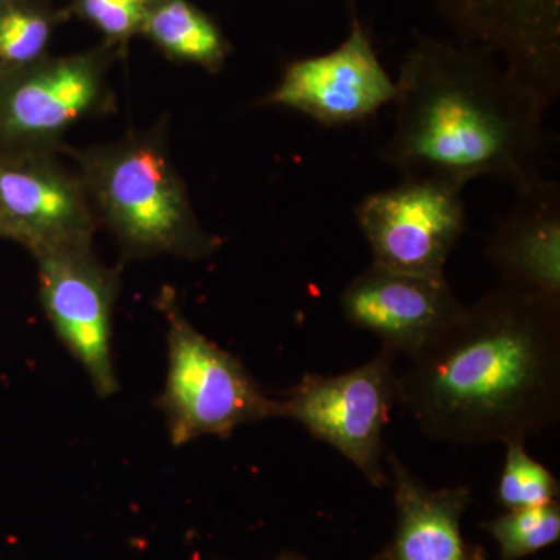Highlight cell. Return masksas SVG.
I'll return each instance as SVG.
<instances>
[{
  "mask_svg": "<svg viewBox=\"0 0 560 560\" xmlns=\"http://www.w3.org/2000/svg\"><path fill=\"white\" fill-rule=\"evenodd\" d=\"M92 189L131 253L205 257L217 242L201 230L164 150L132 140L91 162Z\"/></svg>",
  "mask_w": 560,
  "mask_h": 560,
  "instance_id": "4",
  "label": "cell"
},
{
  "mask_svg": "<svg viewBox=\"0 0 560 560\" xmlns=\"http://www.w3.org/2000/svg\"><path fill=\"white\" fill-rule=\"evenodd\" d=\"M342 318L371 331L397 357L425 348L467 305L447 278H427L372 265L350 280L340 298Z\"/></svg>",
  "mask_w": 560,
  "mask_h": 560,
  "instance_id": "10",
  "label": "cell"
},
{
  "mask_svg": "<svg viewBox=\"0 0 560 560\" xmlns=\"http://www.w3.org/2000/svg\"><path fill=\"white\" fill-rule=\"evenodd\" d=\"M396 92V79L383 68L370 35L353 18L348 38L337 49L291 62L261 103L335 128L370 119L394 102Z\"/></svg>",
  "mask_w": 560,
  "mask_h": 560,
  "instance_id": "7",
  "label": "cell"
},
{
  "mask_svg": "<svg viewBox=\"0 0 560 560\" xmlns=\"http://www.w3.org/2000/svg\"><path fill=\"white\" fill-rule=\"evenodd\" d=\"M2 232H9V230H7L5 223H3L2 217H0V234Z\"/></svg>",
  "mask_w": 560,
  "mask_h": 560,
  "instance_id": "21",
  "label": "cell"
},
{
  "mask_svg": "<svg viewBox=\"0 0 560 560\" xmlns=\"http://www.w3.org/2000/svg\"><path fill=\"white\" fill-rule=\"evenodd\" d=\"M526 442H508L497 500L504 510L545 506L559 499L558 478L526 452Z\"/></svg>",
  "mask_w": 560,
  "mask_h": 560,
  "instance_id": "17",
  "label": "cell"
},
{
  "mask_svg": "<svg viewBox=\"0 0 560 560\" xmlns=\"http://www.w3.org/2000/svg\"><path fill=\"white\" fill-rule=\"evenodd\" d=\"M39 289L58 338L90 375L95 393L109 397L119 388L114 368V280L92 259L88 246L44 249Z\"/></svg>",
  "mask_w": 560,
  "mask_h": 560,
  "instance_id": "9",
  "label": "cell"
},
{
  "mask_svg": "<svg viewBox=\"0 0 560 560\" xmlns=\"http://www.w3.org/2000/svg\"><path fill=\"white\" fill-rule=\"evenodd\" d=\"M397 355L374 359L338 375L305 374L283 396L285 418L350 460L374 488L389 485L383 431L397 405Z\"/></svg>",
  "mask_w": 560,
  "mask_h": 560,
  "instance_id": "5",
  "label": "cell"
},
{
  "mask_svg": "<svg viewBox=\"0 0 560 560\" xmlns=\"http://www.w3.org/2000/svg\"><path fill=\"white\" fill-rule=\"evenodd\" d=\"M143 25L151 38L173 57L209 69L223 65L228 47L219 28L186 0L161 3L149 11Z\"/></svg>",
  "mask_w": 560,
  "mask_h": 560,
  "instance_id": "15",
  "label": "cell"
},
{
  "mask_svg": "<svg viewBox=\"0 0 560 560\" xmlns=\"http://www.w3.org/2000/svg\"><path fill=\"white\" fill-rule=\"evenodd\" d=\"M396 88L394 128L381 158L401 176L464 187L493 178L515 191L545 178L550 109L492 51L420 39L405 55Z\"/></svg>",
  "mask_w": 560,
  "mask_h": 560,
  "instance_id": "2",
  "label": "cell"
},
{
  "mask_svg": "<svg viewBox=\"0 0 560 560\" xmlns=\"http://www.w3.org/2000/svg\"><path fill=\"white\" fill-rule=\"evenodd\" d=\"M162 308L168 320V368L158 405L175 447L202 436L230 438L238 427L285 418L282 399L267 396L241 359L195 329L168 302Z\"/></svg>",
  "mask_w": 560,
  "mask_h": 560,
  "instance_id": "3",
  "label": "cell"
},
{
  "mask_svg": "<svg viewBox=\"0 0 560 560\" xmlns=\"http://www.w3.org/2000/svg\"><path fill=\"white\" fill-rule=\"evenodd\" d=\"M2 2H3V0H0V7H2Z\"/></svg>",
  "mask_w": 560,
  "mask_h": 560,
  "instance_id": "22",
  "label": "cell"
},
{
  "mask_svg": "<svg viewBox=\"0 0 560 560\" xmlns=\"http://www.w3.org/2000/svg\"><path fill=\"white\" fill-rule=\"evenodd\" d=\"M481 528L499 545V560H522L560 539L559 500L545 506L508 510L482 523Z\"/></svg>",
  "mask_w": 560,
  "mask_h": 560,
  "instance_id": "16",
  "label": "cell"
},
{
  "mask_svg": "<svg viewBox=\"0 0 560 560\" xmlns=\"http://www.w3.org/2000/svg\"><path fill=\"white\" fill-rule=\"evenodd\" d=\"M385 463L396 506L385 560H485L481 547L467 544L460 530L474 500L469 486L430 489L393 451H386Z\"/></svg>",
  "mask_w": 560,
  "mask_h": 560,
  "instance_id": "12",
  "label": "cell"
},
{
  "mask_svg": "<svg viewBox=\"0 0 560 560\" xmlns=\"http://www.w3.org/2000/svg\"><path fill=\"white\" fill-rule=\"evenodd\" d=\"M47 21L32 11L10 10L0 14V60L27 65L43 54L49 40Z\"/></svg>",
  "mask_w": 560,
  "mask_h": 560,
  "instance_id": "18",
  "label": "cell"
},
{
  "mask_svg": "<svg viewBox=\"0 0 560 560\" xmlns=\"http://www.w3.org/2000/svg\"><path fill=\"white\" fill-rule=\"evenodd\" d=\"M0 217L36 253L88 246L91 215L79 187L43 165H0Z\"/></svg>",
  "mask_w": 560,
  "mask_h": 560,
  "instance_id": "13",
  "label": "cell"
},
{
  "mask_svg": "<svg viewBox=\"0 0 560 560\" xmlns=\"http://www.w3.org/2000/svg\"><path fill=\"white\" fill-rule=\"evenodd\" d=\"M396 389L430 440L526 442L560 419V307L500 283L408 359Z\"/></svg>",
  "mask_w": 560,
  "mask_h": 560,
  "instance_id": "1",
  "label": "cell"
},
{
  "mask_svg": "<svg viewBox=\"0 0 560 560\" xmlns=\"http://www.w3.org/2000/svg\"><path fill=\"white\" fill-rule=\"evenodd\" d=\"M149 3L150 0H81V9L106 35L120 38L145 22Z\"/></svg>",
  "mask_w": 560,
  "mask_h": 560,
  "instance_id": "19",
  "label": "cell"
},
{
  "mask_svg": "<svg viewBox=\"0 0 560 560\" xmlns=\"http://www.w3.org/2000/svg\"><path fill=\"white\" fill-rule=\"evenodd\" d=\"M459 43L492 51L547 106L560 95V0H433Z\"/></svg>",
  "mask_w": 560,
  "mask_h": 560,
  "instance_id": "8",
  "label": "cell"
},
{
  "mask_svg": "<svg viewBox=\"0 0 560 560\" xmlns=\"http://www.w3.org/2000/svg\"><path fill=\"white\" fill-rule=\"evenodd\" d=\"M219 560H223V559H219ZM275 560H307L305 558H302L301 555H298V552H283V555H280L278 559H275ZM370 560H385V558H383V552H377V555L375 556H372V558Z\"/></svg>",
  "mask_w": 560,
  "mask_h": 560,
  "instance_id": "20",
  "label": "cell"
},
{
  "mask_svg": "<svg viewBox=\"0 0 560 560\" xmlns=\"http://www.w3.org/2000/svg\"><path fill=\"white\" fill-rule=\"evenodd\" d=\"M101 90V75L91 61L44 66L11 84L3 95V128L24 138L57 135L95 105Z\"/></svg>",
  "mask_w": 560,
  "mask_h": 560,
  "instance_id": "14",
  "label": "cell"
},
{
  "mask_svg": "<svg viewBox=\"0 0 560 560\" xmlns=\"http://www.w3.org/2000/svg\"><path fill=\"white\" fill-rule=\"evenodd\" d=\"M517 200L497 223L485 257L500 283L560 307V186L541 178L515 191Z\"/></svg>",
  "mask_w": 560,
  "mask_h": 560,
  "instance_id": "11",
  "label": "cell"
},
{
  "mask_svg": "<svg viewBox=\"0 0 560 560\" xmlns=\"http://www.w3.org/2000/svg\"><path fill=\"white\" fill-rule=\"evenodd\" d=\"M464 186L434 176L405 175L357 205L372 265L408 275L445 278L467 228Z\"/></svg>",
  "mask_w": 560,
  "mask_h": 560,
  "instance_id": "6",
  "label": "cell"
}]
</instances>
